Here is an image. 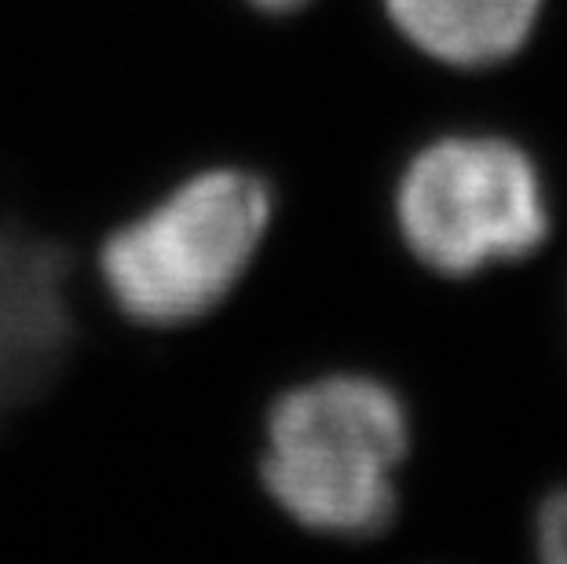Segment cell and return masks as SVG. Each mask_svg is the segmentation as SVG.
I'll return each instance as SVG.
<instances>
[{
	"label": "cell",
	"instance_id": "5b68a950",
	"mask_svg": "<svg viewBox=\"0 0 567 564\" xmlns=\"http://www.w3.org/2000/svg\"><path fill=\"white\" fill-rule=\"evenodd\" d=\"M400 48L429 66L476 74L527 48L546 0H373Z\"/></svg>",
	"mask_w": 567,
	"mask_h": 564
},
{
	"label": "cell",
	"instance_id": "277c9868",
	"mask_svg": "<svg viewBox=\"0 0 567 564\" xmlns=\"http://www.w3.org/2000/svg\"><path fill=\"white\" fill-rule=\"evenodd\" d=\"M111 327L89 279V249L0 217V448Z\"/></svg>",
	"mask_w": 567,
	"mask_h": 564
},
{
	"label": "cell",
	"instance_id": "3957f363",
	"mask_svg": "<svg viewBox=\"0 0 567 564\" xmlns=\"http://www.w3.org/2000/svg\"><path fill=\"white\" fill-rule=\"evenodd\" d=\"M392 235L417 271L476 279L542 249L549 202L520 143L491 132H443L417 143L389 191Z\"/></svg>",
	"mask_w": 567,
	"mask_h": 564
},
{
	"label": "cell",
	"instance_id": "6da1fadb",
	"mask_svg": "<svg viewBox=\"0 0 567 564\" xmlns=\"http://www.w3.org/2000/svg\"><path fill=\"white\" fill-rule=\"evenodd\" d=\"M414 459V411L373 370L337 367L289 381L257 433V488L330 561H363L392 535Z\"/></svg>",
	"mask_w": 567,
	"mask_h": 564
},
{
	"label": "cell",
	"instance_id": "52a82bcc",
	"mask_svg": "<svg viewBox=\"0 0 567 564\" xmlns=\"http://www.w3.org/2000/svg\"><path fill=\"white\" fill-rule=\"evenodd\" d=\"M243 8H249L260 19H297L308 8H316L319 0H238Z\"/></svg>",
	"mask_w": 567,
	"mask_h": 564
},
{
	"label": "cell",
	"instance_id": "8992f818",
	"mask_svg": "<svg viewBox=\"0 0 567 564\" xmlns=\"http://www.w3.org/2000/svg\"><path fill=\"white\" fill-rule=\"evenodd\" d=\"M535 550L546 564H567V491H557L538 506Z\"/></svg>",
	"mask_w": 567,
	"mask_h": 564
},
{
	"label": "cell",
	"instance_id": "7a4b0ae2",
	"mask_svg": "<svg viewBox=\"0 0 567 564\" xmlns=\"http://www.w3.org/2000/svg\"><path fill=\"white\" fill-rule=\"evenodd\" d=\"M279 191L264 173L209 162L111 224L89 249L103 311L136 334H179L231 305L268 243Z\"/></svg>",
	"mask_w": 567,
	"mask_h": 564
}]
</instances>
